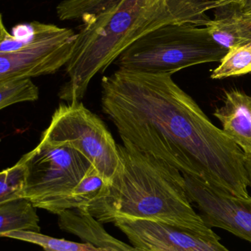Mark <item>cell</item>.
<instances>
[{
  "mask_svg": "<svg viewBox=\"0 0 251 251\" xmlns=\"http://www.w3.org/2000/svg\"><path fill=\"white\" fill-rule=\"evenodd\" d=\"M227 51L205 26L169 25L139 38L114 63L131 72L174 75L192 66L221 62Z\"/></svg>",
  "mask_w": 251,
  "mask_h": 251,
  "instance_id": "4",
  "label": "cell"
},
{
  "mask_svg": "<svg viewBox=\"0 0 251 251\" xmlns=\"http://www.w3.org/2000/svg\"><path fill=\"white\" fill-rule=\"evenodd\" d=\"M40 141L78 151L91 162L106 184L119 168V149L112 133L81 101L60 104Z\"/></svg>",
  "mask_w": 251,
  "mask_h": 251,
  "instance_id": "6",
  "label": "cell"
},
{
  "mask_svg": "<svg viewBox=\"0 0 251 251\" xmlns=\"http://www.w3.org/2000/svg\"><path fill=\"white\" fill-rule=\"evenodd\" d=\"M172 74L118 69L101 82L103 111L121 140L237 197L249 198L246 155Z\"/></svg>",
  "mask_w": 251,
  "mask_h": 251,
  "instance_id": "1",
  "label": "cell"
},
{
  "mask_svg": "<svg viewBox=\"0 0 251 251\" xmlns=\"http://www.w3.org/2000/svg\"><path fill=\"white\" fill-rule=\"evenodd\" d=\"M226 0H122L77 33L66 66L67 81L59 91L66 102L81 101L93 78L104 72L145 34L169 25L205 26L208 12Z\"/></svg>",
  "mask_w": 251,
  "mask_h": 251,
  "instance_id": "2",
  "label": "cell"
},
{
  "mask_svg": "<svg viewBox=\"0 0 251 251\" xmlns=\"http://www.w3.org/2000/svg\"><path fill=\"white\" fill-rule=\"evenodd\" d=\"M187 194L209 228H223L251 243V197L241 198L183 174Z\"/></svg>",
  "mask_w": 251,
  "mask_h": 251,
  "instance_id": "9",
  "label": "cell"
},
{
  "mask_svg": "<svg viewBox=\"0 0 251 251\" xmlns=\"http://www.w3.org/2000/svg\"><path fill=\"white\" fill-rule=\"evenodd\" d=\"M28 177L26 153L10 168L0 174V203L22 199Z\"/></svg>",
  "mask_w": 251,
  "mask_h": 251,
  "instance_id": "19",
  "label": "cell"
},
{
  "mask_svg": "<svg viewBox=\"0 0 251 251\" xmlns=\"http://www.w3.org/2000/svg\"><path fill=\"white\" fill-rule=\"evenodd\" d=\"M76 36L72 29L59 27L17 51L0 53V82L56 73L70 60Z\"/></svg>",
  "mask_w": 251,
  "mask_h": 251,
  "instance_id": "7",
  "label": "cell"
},
{
  "mask_svg": "<svg viewBox=\"0 0 251 251\" xmlns=\"http://www.w3.org/2000/svg\"><path fill=\"white\" fill-rule=\"evenodd\" d=\"M131 245L141 251H231L216 233L206 234L147 220L119 218L114 223Z\"/></svg>",
  "mask_w": 251,
  "mask_h": 251,
  "instance_id": "8",
  "label": "cell"
},
{
  "mask_svg": "<svg viewBox=\"0 0 251 251\" xmlns=\"http://www.w3.org/2000/svg\"><path fill=\"white\" fill-rule=\"evenodd\" d=\"M122 0H63L57 4L56 13L60 21H81L89 23Z\"/></svg>",
  "mask_w": 251,
  "mask_h": 251,
  "instance_id": "15",
  "label": "cell"
},
{
  "mask_svg": "<svg viewBox=\"0 0 251 251\" xmlns=\"http://www.w3.org/2000/svg\"><path fill=\"white\" fill-rule=\"evenodd\" d=\"M26 155L28 177L22 199L56 215L76 209L75 190L93 168L91 162L72 148L41 141Z\"/></svg>",
  "mask_w": 251,
  "mask_h": 251,
  "instance_id": "5",
  "label": "cell"
},
{
  "mask_svg": "<svg viewBox=\"0 0 251 251\" xmlns=\"http://www.w3.org/2000/svg\"><path fill=\"white\" fill-rule=\"evenodd\" d=\"M39 98L38 87L31 78H16L0 82V109L13 104L32 102Z\"/></svg>",
  "mask_w": 251,
  "mask_h": 251,
  "instance_id": "18",
  "label": "cell"
},
{
  "mask_svg": "<svg viewBox=\"0 0 251 251\" xmlns=\"http://www.w3.org/2000/svg\"><path fill=\"white\" fill-rule=\"evenodd\" d=\"M60 26L53 24L34 22L16 25L9 32L3 20L0 17V53H9L17 51L27 44L32 42L39 37L54 32Z\"/></svg>",
  "mask_w": 251,
  "mask_h": 251,
  "instance_id": "14",
  "label": "cell"
},
{
  "mask_svg": "<svg viewBox=\"0 0 251 251\" xmlns=\"http://www.w3.org/2000/svg\"><path fill=\"white\" fill-rule=\"evenodd\" d=\"M251 73V41L228 50L212 71L211 78L223 79L231 76H243Z\"/></svg>",
  "mask_w": 251,
  "mask_h": 251,
  "instance_id": "16",
  "label": "cell"
},
{
  "mask_svg": "<svg viewBox=\"0 0 251 251\" xmlns=\"http://www.w3.org/2000/svg\"><path fill=\"white\" fill-rule=\"evenodd\" d=\"M243 15L251 19V0H234Z\"/></svg>",
  "mask_w": 251,
  "mask_h": 251,
  "instance_id": "20",
  "label": "cell"
},
{
  "mask_svg": "<svg viewBox=\"0 0 251 251\" xmlns=\"http://www.w3.org/2000/svg\"><path fill=\"white\" fill-rule=\"evenodd\" d=\"M213 115L227 136L246 156H251V96L238 89L225 91L223 105Z\"/></svg>",
  "mask_w": 251,
  "mask_h": 251,
  "instance_id": "10",
  "label": "cell"
},
{
  "mask_svg": "<svg viewBox=\"0 0 251 251\" xmlns=\"http://www.w3.org/2000/svg\"><path fill=\"white\" fill-rule=\"evenodd\" d=\"M122 142L116 174L87 206L91 216L102 224L133 218L213 234L195 210L184 175L129 142Z\"/></svg>",
  "mask_w": 251,
  "mask_h": 251,
  "instance_id": "3",
  "label": "cell"
},
{
  "mask_svg": "<svg viewBox=\"0 0 251 251\" xmlns=\"http://www.w3.org/2000/svg\"><path fill=\"white\" fill-rule=\"evenodd\" d=\"M2 237L32 243L45 251H100L99 248L89 243H75L64 239H57L29 231H10Z\"/></svg>",
  "mask_w": 251,
  "mask_h": 251,
  "instance_id": "17",
  "label": "cell"
},
{
  "mask_svg": "<svg viewBox=\"0 0 251 251\" xmlns=\"http://www.w3.org/2000/svg\"><path fill=\"white\" fill-rule=\"evenodd\" d=\"M58 226L63 231L99 248L100 251H141L111 235L103 224L91 216L87 207L69 209L59 214Z\"/></svg>",
  "mask_w": 251,
  "mask_h": 251,
  "instance_id": "11",
  "label": "cell"
},
{
  "mask_svg": "<svg viewBox=\"0 0 251 251\" xmlns=\"http://www.w3.org/2000/svg\"><path fill=\"white\" fill-rule=\"evenodd\" d=\"M37 208L26 199L0 203V236L10 231L41 232Z\"/></svg>",
  "mask_w": 251,
  "mask_h": 251,
  "instance_id": "13",
  "label": "cell"
},
{
  "mask_svg": "<svg viewBox=\"0 0 251 251\" xmlns=\"http://www.w3.org/2000/svg\"><path fill=\"white\" fill-rule=\"evenodd\" d=\"M245 165H246V171H247L249 185V187H251V156H246V159H245Z\"/></svg>",
  "mask_w": 251,
  "mask_h": 251,
  "instance_id": "21",
  "label": "cell"
},
{
  "mask_svg": "<svg viewBox=\"0 0 251 251\" xmlns=\"http://www.w3.org/2000/svg\"><path fill=\"white\" fill-rule=\"evenodd\" d=\"M214 10L215 18L205 27L218 45L229 50L251 41V19L242 13L234 0Z\"/></svg>",
  "mask_w": 251,
  "mask_h": 251,
  "instance_id": "12",
  "label": "cell"
}]
</instances>
